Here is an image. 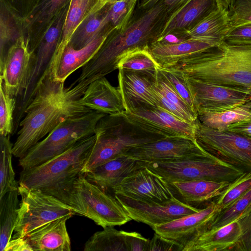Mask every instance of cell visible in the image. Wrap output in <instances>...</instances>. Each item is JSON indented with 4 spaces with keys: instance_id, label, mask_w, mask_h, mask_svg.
I'll list each match as a JSON object with an SVG mask.
<instances>
[{
    "instance_id": "cell-26",
    "label": "cell",
    "mask_w": 251,
    "mask_h": 251,
    "mask_svg": "<svg viewBox=\"0 0 251 251\" xmlns=\"http://www.w3.org/2000/svg\"><path fill=\"white\" fill-rule=\"evenodd\" d=\"M213 47L210 43L191 39L176 42L161 40L153 43L149 51L159 67L167 68L185 57Z\"/></svg>"
},
{
    "instance_id": "cell-21",
    "label": "cell",
    "mask_w": 251,
    "mask_h": 251,
    "mask_svg": "<svg viewBox=\"0 0 251 251\" xmlns=\"http://www.w3.org/2000/svg\"><path fill=\"white\" fill-rule=\"evenodd\" d=\"M218 7L216 0H188L168 16L157 41L171 33L192 28Z\"/></svg>"
},
{
    "instance_id": "cell-35",
    "label": "cell",
    "mask_w": 251,
    "mask_h": 251,
    "mask_svg": "<svg viewBox=\"0 0 251 251\" xmlns=\"http://www.w3.org/2000/svg\"><path fill=\"white\" fill-rule=\"evenodd\" d=\"M13 145L9 135H0V199L19 188L12 163Z\"/></svg>"
},
{
    "instance_id": "cell-38",
    "label": "cell",
    "mask_w": 251,
    "mask_h": 251,
    "mask_svg": "<svg viewBox=\"0 0 251 251\" xmlns=\"http://www.w3.org/2000/svg\"><path fill=\"white\" fill-rule=\"evenodd\" d=\"M138 0H116L106 5L109 25L115 31L124 29L131 21Z\"/></svg>"
},
{
    "instance_id": "cell-7",
    "label": "cell",
    "mask_w": 251,
    "mask_h": 251,
    "mask_svg": "<svg viewBox=\"0 0 251 251\" xmlns=\"http://www.w3.org/2000/svg\"><path fill=\"white\" fill-rule=\"evenodd\" d=\"M69 205L75 215L87 217L103 228L132 220L114 196L89 181L83 173L74 183Z\"/></svg>"
},
{
    "instance_id": "cell-2",
    "label": "cell",
    "mask_w": 251,
    "mask_h": 251,
    "mask_svg": "<svg viewBox=\"0 0 251 251\" xmlns=\"http://www.w3.org/2000/svg\"><path fill=\"white\" fill-rule=\"evenodd\" d=\"M64 89V83L52 82L47 76L41 79L19 124L20 129L12 147L15 157H23L31 148L65 120L93 111L77 101L65 100Z\"/></svg>"
},
{
    "instance_id": "cell-33",
    "label": "cell",
    "mask_w": 251,
    "mask_h": 251,
    "mask_svg": "<svg viewBox=\"0 0 251 251\" xmlns=\"http://www.w3.org/2000/svg\"><path fill=\"white\" fill-rule=\"evenodd\" d=\"M126 231L106 226L91 236L84 244V251H127Z\"/></svg>"
},
{
    "instance_id": "cell-4",
    "label": "cell",
    "mask_w": 251,
    "mask_h": 251,
    "mask_svg": "<svg viewBox=\"0 0 251 251\" xmlns=\"http://www.w3.org/2000/svg\"><path fill=\"white\" fill-rule=\"evenodd\" d=\"M96 139L95 134L76 143L63 153L20 174L19 186L39 190L69 205L74 183L82 170Z\"/></svg>"
},
{
    "instance_id": "cell-32",
    "label": "cell",
    "mask_w": 251,
    "mask_h": 251,
    "mask_svg": "<svg viewBox=\"0 0 251 251\" xmlns=\"http://www.w3.org/2000/svg\"><path fill=\"white\" fill-rule=\"evenodd\" d=\"M18 190L11 191L0 199V250L11 239L18 212Z\"/></svg>"
},
{
    "instance_id": "cell-31",
    "label": "cell",
    "mask_w": 251,
    "mask_h": 251,
    "mask_svg": "<svg viewBox=\"0 0 251 251\" xmlns=\"http://www.w3.org/2000/svg\"><path fill=\"white\" fill-rule=\"evenodd\" d=\"M70 0H38L24 18L25 27L30 31L49 26L55 17L68 5Z\"/></svg>"
},
{
    "instance_id": "cell-5",
    "label": "cell",
    "mask_w": 251,
    "mask_h": 251,
    "mask_svg": "<svg viewBox=\"0 0 251 251\" xmlns=\"http://www.w3.org/2000/svg\"><path fill=\"white\" fill-rule=\"evenodd\" d=\"M96 139L83 169L85 173L119 156L131 149L163 137L137 129L121 115H106L97 123Z\"/></svg>"
},
{
    "instance_id": "cell-49",
    "label": "cell",
    "mask_w": 251,
    "mask_h": 251,
    "mask_svg": "<svg viewBox=\"0 0 251 251\" xmlns=\"http://www.w3.org/2000/svg\"><path fill=\"white\" fill-rule=\"evenodd\" d=\"M189 0H162L168 16L181 7Z\"/></svg>"
},
{
    "instance_id": "cell-10",
    "label": "cell",
    "mask_w": 251,
    "mask_h": 251,
    "mask_svg": "<svg viewBox=\"0 0 251 251\" xmlns=\"http://www.w3.org/2000/svg\"><path fill=\"white\" fill-rule=\"evenodd\" d=\"M195 139L203 150L244 172H251V139L206 126L198 120Z\"/></svg>"
},
{
    "instance_id": "cell-45",
    "label": "cell",
    "mask_w": 251,
    "mask_h": 251,
    "mask_svg": "<svg viewBox=\"0 0 251 251\" xmlns=\"http://www.w3.org/2000/svg\"><path fill=\"white\" fill-rule=\"evenodd\" d=\"M182 251V249L173 241L155 232L152 238L150 240L148 251Z\"/></svg>"
},
{
    "instance_id": "cell-12",
    "label": "cell",
    "mask_w": 251,
    "mask_h": 251,
    "mask_svg": "<svg viewBox=\"0 0 251 251\" xmlns=\"http://www.w3.org/2000/svg\"><path fill=\"white\" fill-rule=\"evenodd\" d=\"M206 152L195 139L176 136L163 137L135 147L125 155L141 162H165L192 159Z\"/></svg>"
},
{
    "instance_id": "cell-11",
    "label": "cell",
    "mask_w": 251,
    "mask_h": 251,
    "mask_svg": "<svg viewBox=\"0 0 251 251\" xmlns=\"http://www.w3.org/2000/svg\"><path fill=\"white\" fill-rule=\"evenodd\" d=\"M125 120L138 129L160 137L195 139V125L185 122L158 106H142L125 111Z\"/></svg>"
},
{
    "instance_id": "cell-48",
    "label": "cell",
    "mask_w": 251,
    "mask_h": 251,
    "mask_svg": "<svg viewBox=\"0 0 251 251\" xmlns=\"http://www.w3.org/2000/svg\"><path fill=\"white\" fill-rule=\"evenodd\" d=\"M33 251L25 237L11 238L4 251Z\"/></svg>"
},
{
    "instance_id": "cell-41",
    "label": "cell",
    "mask_w": 251,
    "mask_h": 251,
    "mask_svg": "<svg viewBox=\"0 0 251 251\" xmlns=\"http://www.w3.org/2000/svg\"><path fill=\"white\" fill-rule=\"evenodd\" d=\"M158 67L190 109L197 115L193 96L187 82L186 75L180 71L175 69L162 68L159 66Z\"/></svg>"
},
{
    "instance_id": "cell-18",
    "label": "cell",
    "mask_w": 251,
    "mask_h": 251,
    "mask_svg": "<svg viewBox=\"0 0 251 251\" xmlns=\"http://www.w3.org/2000/svg\"><path fill=\"white\" fill-rule=\"evenodd\" d=\"M111 192L132 199L147 202H164L174 197L167 183L148 168H142L125 178Z\"/></svg>"
},
{
    "instance_id": "cell-6",
    "label": "cell",
    "mask_w": 251,
    "mask_h": 251,
    "mask_svg": "<svg viewBox=\"0 0 251 251\" xmlns=\"http://www.w3.org/2000/svg\"><path fill=\"white\" fill-rule=\"evenodd\" d=\"M106 115L93 110L65 120L20 158L19 166L27 169L63 153L78 141L95 134L97 123Z\"/></svg>"
},
{
    "instance_id": "cell-22",
    "label": "cell",
    "mask_w": 251,
    "mask_h": 251,
    "mask_svg": "<svg viewBox=\"0 0 251 251\" xmlns=\"http://www.w3.org/2000/svg\"><path fill=\"white\" fill-rule=\"evenodd\" d=\"M143 167L140 161L123 155L83 174L89 181L110 193L113 187Z\"/></svg>"
},
{
    "instance_id": "cell-17",
    "label": "cell",
    "mask_w": 251,
    "mask_h": 251,
    "mask_svg": "<svg viewBox=\"0 0 251 251\" xmlns=\"http://www.w3.org/2000/svg\"><path fill=\"white\" fill-rule=\"evenodd\" d=\"M219 210L212 200L203 209L165 224L156 226L155 233L173 241L183 250L207 231L215 214Z\"/></svg>"
},
{
    "instance_id": "cell-30",
    "label": "cell",
    "mask_w": 251,
    "mask_h": 251,
    "mask_svg": "<svg viewBox=\"0 0 251 251\" xmlns=\"http://www.w3.org/2000/svg\"><path fill=\"white\" fill-rule=\"evenodd\" d=\"M198 119L203 125L226 130L231 124L251 119V100L242 105L218 112H201Z\"/></svg>"
},
{
    "instance_id": "cell-42",
    "label": "cell",
    "mask_w": 251,
    "mask_h": 251,
    "mask_svg": "<svg viewBox=\"0 0 251 251\" xmlns=\"http://www.w3.org/2000/svg\"><path fill=\"white\" fill-rule=\"evenodd\" d=\"M228 11L232 29L251 24V0H232Z\"/></svg>"
},
{
    "instance_id": "cell-14",
    "label": "cell",
    "mask_w": 251,
    "mask_h": 251,
    "mask_svg": "<svg viewBox=\"0 0 251 251\" xmlns=\"http://www.w3.org/2000/svg\"><path fill=\"white\" fill-rule=\"evenodd\" d=\"M186 77L193 96L197 115L201 112H218L228 110L251 100V90L228 87Z\"/></svg>"
},
{
    "instance_id": "cell-20",
    "label": "cell",
    "mask_w": 251,
    "mask_h": 251,
    "mask_svg": "<svg viewBox=\"0 0 251 251\" xmlns=\"http://www.w3.org/2000/svg\"><path fill=\"white\" fill-rule=\"evenodd\" d=\"M77 102L107 115H121L125 111L118 87L112 86L105 76L91 82Z\"/></svg>"
},
{
    "instance_id": "cell-47",
    "label": "cell",
    "mask_w": 251,
    "mask_h": 251,
    "mask_svg": "<svg viewBox=\"0 0 251 251\" xmlns=\"http://www.w3.org/2000/svg\"><path fill=\"white\" fill-rule=\"evenodd\" d=\"M226 130L251 139V119L231 124Z\"/></svg>"
},
{
    "instance_id": "cell-3",
    "label": "cell",
    "mask_w": 251,
    "mask_h": 251,
    "mask_svg": "<svg viewBox=\"0 0 251 251\" xmlns=\"http://www.w3.org/2000/svg\"><path fill=\"white\" fill-rule=\"evenodd\" d=\"M168 68L179 70L196 80L251 90V45L231 44L224 41Z\"/></svg>"
},
{
    "instance_id": "cell-24",
    "label": "cell",
    "mask_w": 251,
    "mask_h": 251,
    "mask_svg": "<svg viewBox=\"0 0 251 251\" xmlns=\"http://www.w3.org/2000/svg\"><path fill=\"white\" fill-rule=\"evenodd\" d=\"M232 29L228 10L218 7L192 28L181 32L184 39L201 41L216 46L225 41Z\"/></svg>"
},
{
    "instance_id": "cell-25",
    "label": "cell",
    "mask_w": 251,
    "mask_h": 251,
    "mask_svg": "<svg viewBox=\"0 0 251 251\" xmlns=\"http://www.w3.org/2000/svg\"><path fill=\"white\" fill-rule=\"evenodd\" d=\"M167 183L175 198L192 205L212 201L221 195L230 182L199 180Z\"/></svg>"
},
{
    "instance_id": "cell-36",
    "label": "cell",
    "mask_w": 251,
    "mask_h": 251,
    "mask_svg": "<svg viewBox=\"0 0 251 251\" xmlns=\"http://www.w3.org/2000/svg\"><path fill=\"white\" fill-rule=\"evenodd\" d=\"M251 203V189L230 206L217 211L210 223L207 231L218 229L236 220Z\"/></svg>"
},
{
    "instance_id": "cell-44",
    "label": "cell",
    "mask_w": 251,
    "mask_h": 251,
    "mask_svg": "<svg viewBox=\"0 0 251 251\" xmlns=\"http://www.w3.org/2000/svg\"><path fill=\"white\" fill-rule=\"evenodd\" d=\"M225 41L234 45H251V24L233 28Z\"/></svg>"
},
{
    "instance_id": "cell-13",
    "label": "cell",
    "mask_w": 251,
    "mask_h": 251,
    "mask_svg": "<svg viewBox=\"0 0 251 251\" xmlns=\"http://www.w3.org/2000/svg\"><path fill=\"white\" fill-rule=\"evenodd\" d=\"M130 218L153 228L200 210L176 198L164 202H147L114 194Z\"/></svg>"
},
{
    "instance_id": "cell-50",
    "label": "cell",
    "mask_w": 251,
    "mask_h": 251,
    "mask_svg": "<svg viewBox=\"0 0 251 251\" xmlns=\"http://www.w3.org/2000/svg\"><path fill=\"white\" fill-rule=\"evenodd\" d=\"M162 0H138L137 4L138 9L142 12L151 8Z\"/></svg>"
},
{
    "instance_id": "cell-1",
    "label": "cell",
    "mask_w": 251,
    "mask_h": 251,
    "mask_svg": "<svg viewBox=\"0 0 251 251\" xmlns=\"http://www.w3.org/2000/svg\"><path fill=\"white\" fill-rule=\"evenodd\" d=\"M168 17L161 1L130 21L123 29L111 33L103 45L83 67L78 78L68 88L69 95L80 99L91 82L118 70L121 60L128 52L148 49L157 41Z\"/></svg>"
},
{
    "instance_id": "cell-8",
    "label": "cell",
    "mask_w": 251,
    "mask_h": 251,
    "mask_svg": "<svg viewBox=\"0 0 251 251\" xmlns=\"http://www.w3.org/2000/svg\"><path fill=\"white\" fill-rule=\"evenodd\" d=\"M141 163L166 182L199 180L231 182L245 173L207 151L192 159Z\"/></svg>"
},
{
    "instance_id": "cell-37",
    "label": "cell",
    "mask_w": 251,
    "mask_h": 251,
    "mask_svg": "<svg viewBox=\"0 0 251 251\" xmlns=\"http://www.w3.org/2000/svg\"><path fill=\"white\" fill-rule=\"evenodd\" d=\"M158 66L148 49H138L124 56L119 64L118 69L155 74Z\"/></svg>"
},
{
    "instance_id": "cell-29",
    "label": "cell",
    "mask_w": 251,
    "mask_h": 251,
    "mask_svg": "<svg viewBox=\"0 0 251 251\" xmlns=\"http://www.w3.org/2000/svg\"><path fill=\"white\" fill-rule=\"evenodd\" d=\"M106 5L98 12L91 10L73 34L70 42L75 49H81L109 26Z\"/></svg>"
},
{
    "instance_id": "cell-15",
    "label": "cell",
    "mask_w": 251,
    "mask_h": 251,
    "mask_svg": "<svg viewBox=\"0 0 251 251\" xmlns=\"http://www.w3.org/2000/svg\"><path fill=\"white\" fill-rule=\"evenodd\" d=\"M34 55L29 49L28 38L23 36L9 48L0 61V79L12 97H21L26 88Z\"/></svg>"
},
{
    "instance_id": "cell-23",
    "label": "cell",
    "mask_w": 251,
    "mask_h": 251,
    "mask_svg": "<svg viewBox=\"0 0 251 251\" xmlns=\"http://www.w3.org/2000/svg\"><path fill=\"white\" fill-rule=\"evenodd\" d=\"M69 217L58 218L37 228L25 238L33 251H70L71 240L66 222Z\"/></svg>"
},
{
    "instance_id": "cell-9",
    "label": "cell",
    "mask_w": 251,
    "mask_h": 251,
    "mask_svg": "<svg viewBox=\"0 0 251 251\" xmlns=\"http://www.w3.org/2000/svg\"><path fill=\"white\" fill-rule=\"evenodd\" d=\"M21 197L14 231L11 238L23 237L37 228L58 218H71V207L58 199L39 190L19 186Z\"/></svg>"
},
{
    "instance_id": "cell-34",
    "label": "cell",
    "mask_w": 251,
    "mask_h": 251,
    "mask_svg": "<svg viewBox=\"0 0 251 251\" xmlns=\"http://www.w3.org/2000/svg\"><path fill=\"white\" fill-rule=\"evenodd\" d=\"M6 0H0V61L9 48L23 35L20 31L16 16Z\"/></svg>"
},
{
    "instance_id": "cell-27",
    "label": "cell",
    "mask_w": 251,
    "mask_h": 251,
    "mask_svg": "<svg viewBox=\"0 0 251 251\" xmlns=\"http://www.w3.org/2000/svg\"><path fill=\"white\" fill-rule=\"evenodd\" d=\"M241 235L239 223L235 220L218 229L204 232L183 251H236Z\"/></svg>"
},
{
    "instance_id": "cell-52",
    "label": "cell",
    "mask_w": 251,
    "mask_h": 251,
    "mask_svg": "<svg viewBox=\"0 0 251 251\" xmlns=\"http://www.w3.org/2000/svg\"><path fill=\"white\" fill-rule=\"evenodd\" d=\"M116 0H100V3L102 7H104L107 4L112 3Z\"/></svg>"
},
{
    "instance_id": "cell-16",
    "label": "cell",
    "mask_w": 251,
    "mask_h": 251,
    "mask_svg": "<svg viewBox=\"0 0 251 251\" xmlns=\"http://www.w3.org/2000/svg\"><path fill=\"white\" fill-rule=\"evenodd\" d=\"M115 31V29L109 25L81 49H75L69 43L61 52L52 57L44 75H46L52 82L64 83L70 75L83 67L92 59L109 35Z\"/></svg>"
},
{
    "instance_id": "cell-28",
    "label": "cell",
    "mask_w": 251,
    "mask_h": 251,
    "mask_svg": "<svg viewBox=\"0 0 251 251\" xmlns=\"http://www.w3.org/2000/svg\"><path fill=\"white\" fill-rule=\"evenodd\" d=\"M98 1L99 0H70L61 34L53 56L61 52L69 44L78 27Z\"/></svg>"
},
{
    "instance_id": "cell-53",
    "label": "cell",
    "mask_w": 251,
    "mask_h": 251,
    "mask_svg": "<svg viewBox=\"0 0 251 251\" xmlns=\"http://www.w3.org/2000/svg\"></svg>"
},
{
    "instance_id": "cell-51",
    "label": "cell",
    "mask_w": 251,
    "mask_h": 251,
    "mask_svg": "<svg viewBox=\"0 0 251 251\" xmlns=\"http://www.w3.org/2000/svg\"><path fill=\"white\" fill-rule=\"evenodd\" d=\"M218 7H222L228 10L232 0H216Z\"/></svg>"
},
{
    "instance_id": "cell-46",
    "label": "cell",
    "mask_w": 251,
    "mask_h": 251,
    "mask_svg": "<svg viewBox=\"0 0 251 251\" xmlns=\"http://www.w3.org/2000/svg\"><path fill=\"white\" fill-rule=\"evenodd\" d=\"M125 239L127 251H148L150 240L141 234L126 231Z\"/></svg>"
},
{
    "instance_id": "cell-43",
    "label": "cell",
    "mask_w": 251,
    "mask_h": 251,
    "mask_svg": "<svg viewBox=\"0 0 251 251\" xmlns=\"http://www.w3.org/2000/svg\"><path fill=\"white\" fill-rule=\"evenodd\" d=\"M236 220L241 229L236 251H251V203Z\"/></svg>"
},
{
    "instance_id": "cell-39",
    "label": "cell",
    "mask_w": 251,
    "mask_h": 251,
    "mask_svg": "<svg viewBox=\"0 0 251 251\" xmlns=\"http://www.w3.org/2000/svg\"><path fill=\"white\" fill-rule=\"evenodd\" d=\"M250 189L251 172H245L231 182L222 194L213 200L221 210L230 206Z\"/></svg>"
},
{
    "instance_id": "cell-19",
    "label": "cell",
    "mask_w": 251,
    "mask_h": 251,
    "mask_svg": "<svg viewBox=\"0 0 251 251\" xmlns=\"http://www.w3.org/2000/svg\"><path fill=\"white\" fill-rule=\"evenodd\" d=\"M155 74L118 69V88L125 111L142 106H157L153 88Z\"/></svg>"
},
{
    "instance_id": "cell-40",
    "label": "cell",
    "mask_w": 251,
    "mask_h": 251,
    "mask_svg": "<svg viewBox=\"0 0 251 251\" xmlns=\"http://www.w3.org/2000/svg\"><path fill=\"white\" fill-rule=\"evenodd\" d=\"M16 103L17 99L10 95L0 79V135L13 134Z\"/></svg>"
}]
</instances>
